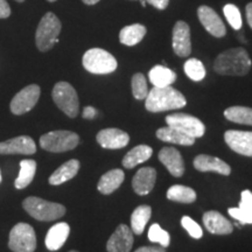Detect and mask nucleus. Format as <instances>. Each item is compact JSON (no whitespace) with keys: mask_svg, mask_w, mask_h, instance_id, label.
<instances>
[{"mask_svg":"<svg viewBox=\"0 0 252 252\" xmlns=\"http://www.w3.org/2000/svg\"><path fill=\"white\" fill-rule=\"evenodd\" d=\"M251 69V59L244 48H231L220 53L214 62V70L219 75L244 76Z\"/></svg>","mask_w":252,"mask_h":252,"instance_id":"obj_1","label":"nucleus"},{"mask_svg":"<svg viewBox=\"0 0 252 252\" xmlns=\"http://www.w3.org/2000/svg\"><path fill=\"white\" fill-rule=\"evenodd\" d=\"M187 103L185 96L180 91L174 88L168 87H154L149 91V94L145 98V106L150 112H163L169 110H176L184 108Z\"/></svg>","mask_w":252,"mask_h":252,"instance_id":"obj_2","label":"nucleus"},{"mask_svg":"<svg viewBox=\"0 0 252 252\" xmlns=\"http://www.w3.org/2000/svg\"><path fill=\"white\" fill-rule=\"evenodd\" d=\"M61 21L54 13L48 12L40 20L35 33V43L40 52H48L59 42Z\"/></svg>","mask_w":252,"mask_h":252,"instance_id":"obj_3","label":"nucleus"},{"mask_svg":"<svg viewBox=\"0 0 252 252\" xmlns=\"http://www.w3.org/2000/svg\"><path fill=\"white\" fill-rule=\"evenodd\" d=\"M23 207L33 219L43 220V222L55 220L65 214V208L62 204L49 202V201L35 196L25 198Z\"/></svg>","mask_w":252,"mask_h":252,"instance_id":"obj_4","label":"nucleus"},{"mask_svg":"<svg viewBox=\"0 0 252 252\" xmlns=\"http://www.w3.org/2000/svg\"><path fill=\"white\" fill-rule=\"evenodd\" d=\"M83 67L91 74L106 75L111 74L117 69V60L106 50L100 48H91L86 52L82 59Z\"/></svg>","mask_w":252,"mask_h":252,"instance_id":"obj_5","label":"nucleus"},{"mask_svg":"<svg viewBox=\"0 0 252 252\" xmlns=\"http://www.w3.org/2000/svg\"><path fill=\"white\" fill-rule=\"evenodd\" d=\"M80 143V137L71 131H52L40 138V146L53 153L67 152L74 150Z\"/></svg>","mask_w":252,"mask_h":252,"instance_id":"obj_6","label":"nucleus"},{"mask_svg":"<svg viewBox=\"0 0 252 252\" xmlns=\"http://www.w3.org/2000/svg\"><path fill=\"white\" fill-rule=\"evenodd\" d=\"M52 97L56 106L68 117L75 118L78 115L80 102L76 90L68 82H59L53 88Z\"/></svg>","mask_w":252,"mask_h":252,"instance_id":"obj_7","label":"nucleus"},{"mask_svg":"<svg viewBox=\"0 0 252 252\" xmlns=\"http://www.w3.org/2000/svg\"><path fill=\"white\" fill-rule=\"evenodd\" d=\"M8 247L13 252H34L36 236L33 226L27 223H18L9 232Z\"/></svg>","mask_w":252,"mask_h":252,"instance_id":"obj_8","label":"nucleus"},{"mask_svg":"<svg viewBox=\"0 0 252 252\" xmlns=\"http://www.w3.org/2000/svg\"><path fill=\"white\" fill-rule=\"evenodd\" d=\"M166 123L168 126H172L195 139L202 137L206 132V126L198 118L187 115V113H174V115L167 116Z\"/></svg>","mask_w":252,"mask_h":252,"instance_id":"obj_9","label":"nucleus"},{"mask_svg":"<svg viewBox=\"0 0 252 252\" xmlns=\"http://www.w3.org/2000/svg\"><path fill=\"white\" fill-rule=\"evenodd\" d=\"M40 94L41 90L37 84H31V86L25 87L11 100L9 109L12 113L20 116L31 111L36 105L37 100L40 98Z\"/></svg>","mask_w":252,"mask_h":252,"instance_id":"obj_10","label":"nucleus"},{"mask_svg":"<svg viewBox=\"0 0 252 252\" xmlns=\"http://www.w3.org/2000/svg\"><path fill=\"white\" fill-rule=\"evenodd\" d=\"M197 17L208 33L215 37H223L226 34V28L219 14L209 6H200L197 9Z\"/></svg>","mask_w":252,"mask_h":252,"instance_id":"obj_11","label":"nucleus"},{"mask_svg":"<svg viewBox=\"0 0 252 252\" xmlns=\"http://www.w3.org/2000/svg\"><path fill=\"white\" fill-rule=\"evenodd\" d=\"M173 50L180 58H187L191 53L190 28L185 21H178L173 27Z\"/></svg>","mask_w":252,"mask_h":252,"instance_id":"obj_12","label":"nucleus"},{"mask_svg":"<svg viewBox=\"0 0 252 252\" xmlns=\"http://www.w3.org/2000/svg\"><path fill=\"white\" fill-rule=\"evenodd\" d=\"M224 140L234 152L252 157V132L230 130L224 133Z\"/></svg>","mask_w":252,"mask_h":252,"instance_id":"obj_13","label":"nucleus"},{"mask_svg":"<svg viewBox=\"0 0 252 252\" xmlns=\"http://www.w3.org/2000/svg\"><path fill=\"white\" fill-rule=\"evenodd\" d=\"M133 232L127 225L121 224L106 243L108 252H130L133 247Z\"/></svg>","mask_w":252,"mask_h":252,"instance_id":"obj_14","label":"nucleus"},{"mask_svg":"<svg viewBox=\"0 0 252 252\" xmlns=\"http://www.w3.org/2000/svg\"><path fill=\"white\" fill-rule=\"evenodd\" d=\"M36 152V145L28 135H20L13 139L0 143V154H26L31 156Z\"/></svg>","mask_w":252,"mask_h":252,"instance_id":"obj_15","label":"nucleus"},{"mask_svg":"<svg viewBox=\"0 0 252 252\" xmlns=\"http://www.w3.org/2000/svg\"><path fill=\"white\" fill-rule=\"evenodd\" d=\"M96 139L103 149L119 150L128 144L130 137L126 132L118 128H105L98 132Z\"/></svg>","mask_w":252,"mask_h":252,"instance_id":"obj_16","label":"nucleus"},{"mask_svg":"<svg viewBox=\"0 0 252 252\" xmlns=\"http://www.w3.org/2000/svg\"><path fill=\"white\" fill-rule=\"evenodd\" d=\"M159 160L175 178L184 175L185 163L180 152L174 147H163L159 152Z\"/></svg>","mask_w":252,"mask_h":252,"instance_id":"obj_17","label":"nucleus"},{"mask_svg":"<svg viewBox=\"0 0 252 252\" xmlns=\"http://www.w3.org/2000/svg\"><path fill=\"white\" fill-rule=\"evenodd\" d=\"M203 224L208 231L214 235H229L234 230V226L230 223V220L215 210L204 214Z\"/></svg>","mask_w":252,"mask_h":252,"instance_id":"obj_18","label":"nucleus"},{"mask_svg":"<svg viewBox=\"0 0 252 252\" xmlns=\"http://www.w3.org/2000/svg\"><path fill=\"white\" fill-rule=\"evenodd\" d=\"M157 180V171L152 167H143L135 173L132 187L138 195H147L152 190Z\"/></svg>","mask_w":252,"mask_h":252,"instance_id":"obj_19","label":"nucleus"},{"mask_svg":"<svg viewBox=\"0 0 252 252\" xmlns=\"http://www.w3.org/2000/svg\"><path fill=\"white\" fill-rule=\"evenodd\" d=\"M194 167L200 172H214L217 174L229 175L231 168L228 163L219 159V158L201 154L194 159Z\"/></svg>","mask_w":252,"mask_h":252,"instance_id":"obj_20","label":"nucleus"},{"mask_svg":"<svg viewBox=\"0 0 252 252\" xmlns=\"http://www.w3.org/2000/svg\"><path fill=\"white\" fill-rule=\"evenodd\" d=\"M69 232H70V226H69L68 223L61 222L53 225L47 232L45 239L47 249L50 251H56L61 249L68 239Z\"/></svg>","mask_w":252,"mask_h":252,"instance_id":"obj_21","label":"nucleus"},{"mask_svg":"<svg viewBox=\"0 0 252 252\" xmlns=\"http://www.w3.org/2000/svg\"><path fill=\"white\" fill-rule=\"evenodd\" d=\"M229 215L239 220L242 224H252V193L243 190L241 194V202L238 208H230Z\"/></svg>","mask_w":252,"mask_h":252,"instance_id":"obj_22","label":"nucleus"},{"mask_svg":"<svg viewBox=\"0 0 252 252\" xmlns=\"http://www.w3.org/2000/svg\"><path fill=\"white\" fill-rule=\"evenodd\" d=\"M80 169V161L76 159H71L60 166L56 171L50 175L49 184L52 186H59L64 184L72 178H75Z\"/></svg>","mask_w":252,"mask_h":252,"instance_id":"obj_23","label":"nucleus"},{"mask_svg":"<svg viewBox=\"0 0 252 252\" xmlns=\"http://www.w3.org/2000/svg\"><path fill=\"white\" fill-rule=\"evenodd\" d=\"M157 137L161 141H165V143L184 145V146H191L195 143V138L185 134L184 132L176 130L172 126L159 128L157 131Z\"/></svg>","mask_w":252,"mask_h":252,"instance_id":"obj_24","label":"nucleus"},{"mask_svg":"<svg viewBox=\"0 0 252 252\" xmlns=\"http://www.w3.org/2000/svg\"><path fill=\"white\" fill-rule=\"evenodd\" d=\"M125 179V174L122 169H112V171H109L105 173L98 182V190L104 195H109L113 193L116 189L121 187Z\"/></svg>","mask_w":252,"mask_h":252,"instance_id":"obj_25","label":"nucleus"},{"mask_svg":"<svg viewBox=\"0 0 252 252\" xmlns=\"http://www.w3.org/2000/svg\"><path fill=\"white\" fill-rule=\"evenodd\" d=\"M152 154L153 150L150 146H147V145H139V146L134 147V149H132L126 153L122 163L125 168L131 169L137 165H139V163L147 161L152 157Z\"/></svg>","mask_w":252,"mask_h":252,"instance_id":"obj_26","label":"nucleus"},{"mask_svg":"<svg viewBox=\"0 0 252 252\" xmlns=\"http://www.w3.org/2000/svg\"><path fill=\"white\" fill-rule=\"evenodd\" d=\"M146 27L140 24L125 26L122 28L121 33H119V41L125 46H135L144 39V36L146 35Z\"/></svg>","mask_w":252,"mask_h":252,"instance_id":"obj_27","label":"nucleus"},{"mask_svg":"<svg viewBox=\"0 0 252 252\" xmlns=\"http://www.w3.org/2000/svg\"><path fill=\"white\" fill-rule=\"evenodd\" d=\"M149 77L151 83L154 87H168L172 86L176 81V74L169 68L163 67V65H156L151 69L149 72Z\"/></svg>","mask_w":252,"mask_h":252,"instance_id":"obj_28","label":"nucleus"},{"mask_svg":"<svg viewBox=\"0 0 252 252\" xmlns=\"http://www.w3.org/2000/svg\"><path fill=\"white\" fill-rule=\"evenodd\" d=\"M36 172V161L35 160L27 159L21 160L20 162V173L17 180L14 182V186L17 189H24L28 187L33 181Z\"/></svg>","mask_w":252,"mask_h":252,"instance_id":"obj_29","label":"nucleus"},{"mask_svg":"<svg viewBox=\"0 0 252 252\" xmlns=\"http://www.w3.org/2000/svg\"><path fill=\"white\" fill-rule=\"evenodd\" d=\"M152 215V209L150 206H139L131 215V230L135 235H141L145 226Z\"/></svg>","mask_w":252,"mask_h":252,"instance_id":"obj_30","label":"nucleus"},{"mask_svg":"<svg viewBox=\"0 0 252 252\" xmlns=\"http://www.w3.org/2000/svg\"><path fill=\"white\" fill-rule=\"evenodd\" d=\"M167 198L175 202L191 203L196 200V193L194 189L186 187V186L175 185L167 190Z\"/></svg>","mask_w":252,"mask_h":252,"instance_id":"obj_31","label":"nucleus"},{"mask_svg":"<svg viewBox=\"0 0 252 252\" xmlns=\"http://www.w3.org/2000/svg\"><path fill=\"white\" fill-rule=\"evenodd\" d=\"M225 118L230 122L252 126V109L247 106H231L224 111Z\"/></svg>","mask_w":252,"mask_h":252,"instance_id":"obj_32","label":"nucleus"},{"mask_svg":"<svg viewBox=\"0 0 252 252\" xmlns=\"http://www.w3.org/2000/svg\"><path fill=\"white\" fill-rule=\"evenodd\" d=\"M184 69L186 75L195 82L202 81L206 77V68L203 63L197 59H189L188 61H186Z\"/></svg>","mask_w":252,"mask_h":252,"instance_id":"obj_33","label":"nucleus"},{"mask_svg":"<svg viewBox=\"0 0 252 252\" xmlns=\"http://www.w3.org/2000/svg\"><path fill=\"white\" fill-rule=\"evenodd\" d=\"M132 94H133L135 99H145L149 94V89H147V82L146 78L143 74L138 72L134 74L132 77Z\"/></svg>","mask_w":252,"mask_h":252,"instance_id":"obj_34","label":"nucleus"},{"mask_svg":"<svg viewBox=\"0 0 252 252\" xmlns=\"http://www.w3.org/2000/svg\"><path fill=\"white\" fill-rule=\"evenodd\" d=\"M149 239L153 243H159L163 248L168 247L169 242H171V237H169L168 232L163 230L159 224H157V223L151 225L149 230Z\"/></svg>","mask_w":252,"mask_h":252,"instance_id":"obj_35","label":"nucleus"},{"mask_svg":"<svg viewBox=\"0 0 252 252\" xmlns=\"http://www.w3.org/2000/svg\"><path fill=\"white\" fill-rule=\"evenodd\" d=\"M223 13H224L226 20L230 24V26L235 31H238L242 28L243 21H242V14L239 12V8L236 5L228 4L223 7Z\"/></svg>","mask_w":252,"mask_h":252,"instance_id":"obj_36","label":"nucleus"},{"mask_svg":"<svg viewBox=\"0 0 252 252\" xmlns=\"http://www.w3.org/2000/svg\"><path fill=\"white\" fill-rule=\"evenodd\" d=\"M181 224L186 229V231L188 232L191 237L195 239H200L203 236V231L201 229V226L197 224L195 220L189 216H184L181 220Z\"/></svg>","mask_w":252,"mask_h":252,"instance_id":"obj_37","label":"nucleus"},{"mask_svg":"<svg viewBox=\"0 0 252 252\" xmlns=\"http://www.w3.org/2000/svg\"><path fill=\"white\" fill-rule=\"evenodd\" d=\"M11 13L12 11L8 2L6 0H0V19H7Z\"/></svg>","mask_w":252,"mask_h":252,"instance_id":"obj_38","label":"nucleus"},{"mask_svg":"<svg viewBox=\"0 0 252 252\" xmlns=\"http://www.w3.org/2000/svg\"><path fill=\"white\" fill-rule=\"evenodd\" d=\"M147 4L152 5L153 7L157 9H160V11H163V9L167 8V6L169 4V0H146Z\"/></svg>","mask_w":252,"mask_h":252,"instance_id":"obj_39","label":"nucleus"},{"mask_svg":"<svg viewBox=\"0 0 252 252\" xmlns=\"http://www.w3.org/2000/svg\"><path fill=\"white\" fill-rule=\"evenodd\" d=\"M97 115V110L93 106H86L83 110V118L86 119H94Z\"/></svg>","mask_w":252,"mask_h":252,"instance_id":"obj_40","label":"nucleus"},{"mask_svg":"<svg viewBox=\"0 0 252 252\" xmlns=\"http://www.w3.org/2000/svg\"><path fill=\"white\" fill-rule=\"evenodd\" d=\"M134 252H166L163 247H143Z\"/></svg>","mask_w":252,"mask_h":252,"instance_id":"obj_41","label":"nucleus"},{"mask_svg":"<svg viewBox=\"0 0 252 252\" xmlns=\"http://www.w3.org/2000/svg\"><path fill=\"white\" fill-rule=\"evenodd\" d=\"M245 13H247V20H248L249 26H250L252 30V2H249V4L247 5Z\"/></svg>","mask_w":252,"mask_h":252,"instance_id":"obj_42","label":"nucleus"},{"mask_svg":"<svg viewBox=\"0 0 252 252\" xmlns=\"http://www.w3.org/2000/svg\"><path fill=\"white\" fill-rule=\"evenodd\" d=\"M86 5H96L97 2H99L100 0H82Z\"/></svg>","mask_w":252,"mask_h":252,"instance_id":"obj_43","label":"nucleus"},{"mask_svg":"<svg viewBox=\"0 0 252 252\" xmlns=\"http://www.w3.org/2000/svg\"><path fill=\"white\" fill-rule=\"evenodd\" d=\"M140 4H141V6H144V7H145V6H146V4H147L146 0H140Z\"/></svg>","mask_w":252,"mask_h":252,"instance_id":"obj_44","label":"nucleus"},{"mask_svg":"<svg viewBox=\"0 0 252 252\" xmlns=\"http://www.w3.org/2000/svg\"><path fill=\"white\" fill-rule=\"evenodd\" d=\"M15 1H18V2H24L25 0H15Z\"/></svg>","mask_w":252,"mask_h":252,"instance_id":"obj_45","label":"nucleus"},{"mask_svg":"<svg viewBox=\"0 0 252 252\" xmlns=\"http://www.w3.org/2000/svg\"><path fill=\"white\" fill-rule=\"evenodd\" d=\"M47 1H49V2H54V1H56V0H47Z\"/></svg>","mask_w":252,"mask_h":252,"instance_id":"obj_46","label":"nucleus"},{"mask_svg":"<svg viewBox=\"0 0 252 252\" xmlns=\"http://www.w3.org/2000/svg\"><path fill=\"white\" fill-rule=\"evenodd\" d=\"M0 184H1V172H0Z\"/></svg>","mask_w":252,"mask_h":252,"instance_id":"obj_47","label":"nucleus"},{"mask_svg":"<svg viewBox=\"0 0 252 252\" xmlns=\"http://www.w3.org/2000/svg\"><path fill=\"white\" fill-rule=\"evenodd\" d=\"M69 252H78V251H75V250H71V251H69Z\"/></svg>","mask_w":252,"mask_h":252,"instance_id":"obj_48","label":"nucleus"},{"mask_svg":"<svg viewBox=\"0 0 252 252\" xmlns=\"http://www.w3.org/2000/svg\"><path fill=\"white\" fill-rule=\"evenodd\" d=\"M132 1H134V0H132Z\"/></svg>","mask_w":252,"mask_h":252,"instance_id":"obj_49","label":"nucleus"}]
</instances>
